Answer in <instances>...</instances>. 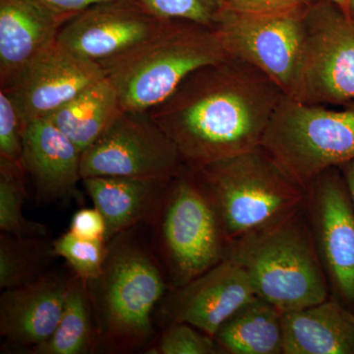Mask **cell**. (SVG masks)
Returning a JSON list of instances; mask_svg holds the SVG:
<instances>
[{
  "label": "cell",
  "mask_w": 354,
  "mask_h": 354,
  "mask_svg": "<svg viewBox=\"0 0 354 354\" xmlns=\"http://www.w3.org/2000/svg\"><path fill=\"white\" fill-rule=\"evenodd\" d=\"M26 176L24 167L0 160V232L17 236H48L43 223L28 220L23 214Z\"/></svg>",
  "instance_id": "24"
},
{
  "label": "cell",
  "mask_w": 354,
  "mask_h": 354,
  "mask_svg": "<svg viewBox=\"0 0 354 354\" xmlns=\"http://www.w3.org/2000/svg\"><path fill=\"white\" fill-rule=\"evenodd\" d=\"M155 354H216L218 353L214 337L188 323H167L155 346L147 349Z\"/></svg>",
  "instance_id": "27"
},
{
  "label": "cell",
  "mask_w": 354,
  "mask_h": 354,
  "mask_svg": "<svg viewBox=\"0 0 354 354\" xmlns=\"http://www.w3.org/2000/svg\"><path fill=\"white\" fill-rule=\"evenodd\" d=\"M192 171L211 198L230 244L276 225L304 205V188L262 146Z\"/></svg>",
  "instance_id": "4"
},
{
  "label": "cell",
  "mask_w": 354,
  "mask_h": 354,
  "mask_svg": "<svg viewBox=\"0 0 354 354\" xmlns=\"http://www.w3.org/2000/svg\"><path fill=\"white\" fill-rule=\"evenodd\" d=\"M172 179L95 176L82 179L106 221V243L139 223L150 225Z\"/></svg>",
  "instance_id": "18"
},
{
  "label": "cell",
  "mask_w": 354,
  "mask_h": 354,
  "mask_svg": "<svg viewBox=\"0 0 354 354\" xmlns=\"http://www.w3.org/2000/svg\"><path fill=\"white\" fill-rule=\"evenodd\" d=\"M156 17L193 23L215 29L221 12V0H138Z\"/></svg>",
  "instance_id": "26"
},
{
  "label": "cell",
  "mask_w": 354,
  "mask_h": 354,
  "mask_svg": "<svg viewBox=\"0 0 354 354\" xmlns=\"http://www.w3.org/2000/svg\"><path fill=\"white\" fill-rule=\"evenodd\" d=\"M39 1L43 2L55 12L72 18L90 7L104 3V2L115 1V0H39Z\"/></svg>",
  "instance_id": "31"
},
{
  "label": "cell",
  "mask_w": 354,
  "mask_h": 354,
  "mask_svg": "<svg viewBox=\"0 0 354 354\" xmlns=\"http://www.w3.org/2000/svg\"><path fill=\"white\" fill-rule=\"evenodd\" d=\"M81 151L48 118L30 122L23 133V162L41 201H69L80 195Z\"/></svg>",
  "instance_id": "17"
},
{
  "label": "cell",
  "mask_w": 354,
  "mask_h": 354,
  "mask_svg": "<svg viewBox=\"0 0 354 354\" xmlns=\"http://www.w3.org/2000/svg\"><path fill=\"white\" fill-rule=\"evenodd\" d=\"M130 232L109 242L101 274L88 281L97 351L104 353H129L146 346L155 335L153 310L171 290L153 247Z\"/></svg>",
  "instance_id": "2"
},
{
  "label": "cell",
  "mask_w": 354,
  "mask_h": 354,
  "mask_svg": "<svg viewBox=\"0 0 354 354\" xmlns=\"http://www.w3.org/2000/svg\"><path fill=\"white\" fill-rule=\"evenodd\" d=\"M104 68L57 44L23 72L6 90L23 127L46 118L106 77Z\"/></svg>",
  "instance_id": "13"
},
{
  "label": "cell",
  "mask_w": 354,
  "mask_h": 354,
  "mask_svg": "<svg viewBox=\"0 0 354 354\" xmlns=\"http://www.w3.org/2000/svg\"><path fill=\"white\" fill-rule=\"evenodd\" d=\"M70 276L50 272L38 281L4 290L0 335L6 348L28 353L55 332L68 292Z\"/></svg>",
  "instance_id": "15"
},
{
  "label": "cell",
  "mask_w": 354,
  "mask_h": 354,
  "mask_svg": "<svg viewBox=\"0 0 354 354\" xmlns=\"http://www.w3.org/2000/svg\"><path fill=\"white\" fill-rule=\"evenodd\" d=\"M24 127L10 95L0 90V160L24 167ZM25 169V167H24Z\"/></svg>",
  "instance_id": "28"
},
{
  "label": "cell",
  "mask_w": 354,
  "mask_h": 354,
  "mask_svg": "<svg viewBox=\"0 0 354 354\" xmlns=\"http://www.w3.org/2000/svg\"><path fill=\"white\" fill-rule=\"evenodd\" d=\"M329 1L335 3V6L339 7V8L342 9L346 14H348L349 11V4H351V0H329ZM349 15V14H348Z\"/></svg>",
  "instance_id": "33"
},
{
  "label": "cell",
  "mask_w": 354,
  "mask_h": 354,
  "mask_svg": "<svg viewBox=\"0 0 354 354\" xmlns=\"http://www.w3.org/2000/svg\"><path fill=\"white\" fill-rule=\"evenodd\" d=\"M227 258L245 272L258 297L283 313L330 298L304 205L276 225L230 244Z\"/></svg>",
  "instance_id": "3"
},
{
  "label": "cell",
  "mask_w": 354,
  "mask_h": 354,
  "mask_svg": "<svg viewBox=\"0 0 354 354\" xmlns=\"http://www.w3.org/2000/svg\"><path fill=\"white\" fill-rule=\"evenodd\" d=\"M123 111L118 91L106 76L46 118L82 153Z\"/></svg>",
  "instance_id": "21"
},
{
  "label": "cell",
  "mask_w": 354,
  "mask_h": 354,
  "mask_svg": "<svg viewBox=\"0 0 354 354\" xmlns=\"http://www.w3.org/2000/svg\"><path fill=\"white\" fill-rule=\"evenodd\" d=\"M69 19L39 0H0V88L13 86L55 46Z\"/></svg>",
  "instance_id": "16"
},
{
  "label": "cell",
  "mask_w": 354,
  "mask_h": 354,
  "mask_svg": "<svg viewBox=\"0 0 354 354\" xmlns=\"http://www.w3.org/2000/svg\"><path fill=\"white\" fill-rule=\"evenodd\" d=\"M97 348V326L88 281L72 274L64 308L53 334L29 354H86Z\"/></svg>",
  "instance_id": "22"
},
{
  "label": "cell",
  "mask_w": 354,
  "mask_h": 354,
  "mask_svg": "<svg viewBox=\"0 0 354 354\" xmlns=\"http://www.w3.org/2000/svg\"><path fill=\"white\" fill-rule=\"evenodd\" d=\"M283 354H354V313L333 298L283 313Z\"/></svg>",
  "instance_id": "19"
},
{
  "label": "cell",
  "mask_w": 354,
  "mask_h": 354,
  "mask_svg": "<svg viewBox=\"0 0 354 354\" xmlns=\"http://www.w3.org/2000/svg\"><path fill=\"white\" fill-rule=\"evenodd\" d=\"M68 232L81 239L106 242V221L95 207L81 209L74 214Z\"/></svg>",
  "instance_id": "30"
},
{
  "label": "cell",
  "mask_w": 354,
  "mask_h": 354,
  "mask_svg": "<svg viewBox=\"0 0 354 354\" xmlns=\"http://www.w3.org/2000/svg\"><path fill=\"white\" fill-rule=\"evenodd\" d=\"M256 295L245 272L227 258L186 285L169 290L162 299V311L167 323H188L214 337L218 328Z\"/></svg>",
  "instance_id": "14"
},
{
  "label": "cell",
  "mask_w": 354,
  "mask_h": 354,
  "mask_svg": "<svg viewBox=\"0 0 354 354\" xmlns=\"http://www.w3.org/2000/svg\"><path fill=\"white\" fill-rule=\"evenodd\" d=\"M349 16L354 18V0H351V4H349Z\"/></svg>",
  "instance_id": "34"
},
{
  "label": "cell",
  "mask_w": 354,
  "mask_h": 354,
  "mask_svg": "<svg viewBox=\"0 0 354 354\" xmlns=\"http://www.w3.org/2000/svg\"><path fill=\"white\" fill-rule=\"evenodd\" d=\"M288 95L318 106L354 102V18L329 0L307 6L304 48Z\"/></svg>",
  "instance_id": "8"
},
{
  "label": "cell",
  "mask_w": 354,
  "mask_h": 354,
  "mask_svg": "<svg viewBox=\"0 0 354 354\" xmlns=\"http://www.w3.org/2000/svg\"><path fill=\"white\" fill-rule=\"evenodd\" d=\"M304 209L330 297L354 313V206L339 167L307 186Z\"/></svg>",
  "instance_id": "11"
},
{
  "label": "cell",
  "mask_w": 354,
  "mask_h": 354,
  "mask_svg": "<svg viewBox=\"0 0 354 354\" xmlns=\"http://www.w3.org/2000/svg\"><path fill=\"white\" fill-rule=\"evenodd\" d=\"M312 0H221V10L246 14L283 12L304 6Z\"/></svg>",
  "instance_id": "29"
},
{
  "label": "cell",
  "mask_w": 354,
  "mask_h": 354,
  "mask_svg": "<svg viewBox=\"0 0 354 354\" xmlns=\"http://www.w3.org/2000/svg\"><path fill=\"white\" fill-rule=\"evenodd\" d=\"M172 140L149 111H123L93 145L81 153V177L172 179L183 171Z\"/></svg>",
  "instance_id": "9"
},
{
  "label": "cell",
  "mask_w": 354,
  "mask_h": 354,
  "mask_svg": "<svg viewBox=\"0 0 354 354\" xmlns=\"http://www.w3.org/2000/svg\"><path fill=\"white\" fill-rule=\"evenodd\" d=\"M339 169L346 181V187L354 206V158L346 164L339 165Z\"/></svg>",
  "instance_id": "32"
},
{
  "label": "cell",
  "mask_w": 354,
  "mask_h": 354,
  "mask_svg": "<svg viewBox=\"0 0 354 354\" xmlns=\"http://www.w3.org/2000/svg\"><path fill=\"white\" fill-rule=\"evenodd\" d=\"M150 225L171 290L227 259L228 241L215 206L189 167L172 178Z\"/></svg>",
  "instance_id": "6"
},
{
  "label": "cell",
  "mask_w": 354,
  "mask_h": 354,
  "mask_svg": "<svg viewBox=\"0 0 354 354\" xmlns=\"http://www.w3.org/2000/svg\"><path fill=\"white\" fill-rule=\"evenodd\" d=\"M283 95L260 70L227 57L195 70L149 113L195 169L260 147Z\"/></svg>",
  "instance_id": "1"
},
{
  "label": "cell",
  "mask_w": 354,
  "mask_h": 354,
  "mask_svg": "<svg viewBox=\"0 0 354 354\" xmlns=\"http://www.w3.org/2000/svg\"><path fill=\"white\" fill-rule=\"evenodd\" d=\"M308 4L271 14L221 10L215 30L228 57L252 65L288 95L304 48Z\"/></svg>",
  "instance_id": "10"
},
{
  "label": "cell",
  "mask_w": 354,
  "mask_h": 354,
  "mask_svg": "<svg viewBox=\"0 0 354 354\" xmlns=\"http://www.w3.org/2000/svg\"><path fill=\"white\" fill-rule=\"evenodd\" d=\"M261 146L305 190L319 174L353 160L354 102L330 109L283 95Z\"/></svg>",
  "instance_id": "7"
},
{
  "label": "cell",
  "mask_w": 354,
  "mask_h": 354,
  "mask_svg": "<svg viewBox=\"0 0 354 354\" xmlns=\"http://www.w3.org/2000/svg\"><path fill=\"white\" fill-rule=\"evenodd\" d=\"M53 252L62 258L72 272L90 281L101 274L108 244L104 241L81 239L70 232L53 241Z\"/></svg>",
  "instance_id": "25"
},
{
  "label": "cell",
  "mask_w": 354,
  "mask_h": 354,
  "mask_svg": "<svg viewBox=\"0 0 354 354\" xmlns=\"http://www.w3.org/2000/svg\"><path fill=\"white\" fill-rule=\"evenodd\" d=\"M53 241L46 236H17L0 232V288L13 290L50 272Z\"/></svg>",
  "instance_id": "23"
},
{
  "label": "cell",
  "mask_w": 354,
  "mask_h": 354,
  "mask_svg": "<svg viewBox=\"0 0 354 354\" xmlns=\"http://www.w3.org/2000/svg\"><path fill=\"white\" fill-rule=\"evenodd\" d=\"M214 341L223 354H283V312L256 295L218 328Z\"/></svg>",
  "instance_id": "20"
},
{
  "label": "cell",
  "mask_w": 354,
  "mask_h": 354,
  "mask_svg": "<svg viewBox=\"0 0 354 354\" xmlns=\"http://www.w3.org/2000/svg\"><path fill=\"white\" fill-rule=\"evenodd\" d=\"M172 22L156 17L138 0H115L70 18L60 29L57 44L102 66L136 50Z\"/></svg>",
  "instance_id": "12"
},
{
  "label": "cell",
  "mask_w": 354,
  "mask_h": 354,
  "mask_svg": "<svg viewBox=\"0 0 354 354\" xmlns=\"http://www.w3.org/2000/svg\"><path fill=\"white\" fill-rule=\"evenodd\" d=\"M230 57L215 29L174 21L136 50L102 64L125 111H150L195 70Z\"/></svg>",
  "instance_id": "5"
}]
</instances>
